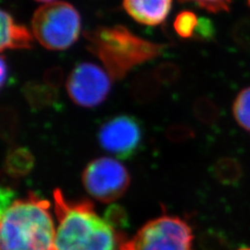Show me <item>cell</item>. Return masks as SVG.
I'll return each instance as SVG.
<instances>
[{
  "label": "cell",
  "mask_w": 250,
  "mask_h": 250,
  "mask_svg": "<svg viewBox=\"0 0 250 250\" xmlns=\"http://www.w3.org/2000/svg\"><path fill=\"white\" fill-rule=\"evenodd\" d=\"M1 123L2 136L7 140L12 139L17 130L18 119L16 112L10 107H3L1 111Z\"/></svg>",
  "instance_id": "cell-18"
},
{
  "label": "cell",
  "mask_w": 250,
  "mask_h": 250,
  "mask_svg": "<svg viewBox=\"0 0 250 250\" xmlns=\"http://www.w3.org/2000/svg\"><path fill=\"white\" fill-rule=\"evenodd\" d=\"M32 30L36 39L45 48L64 50L72 46L80 36V14L68 2L46 3L34 13Z\"/></svg>",
  "instance_id": "cell-4"
},
{
  "label": "cell",
  "mask_w": 250,
  "mask_h": 250,
  "mask_svg": "<svg viewBox=\"0 0 250 250\" xmlns=\"http://www.w3.org/2000/svg\"><path fill=\"white\" fill-rule=\"evenodd\" d=\"M232 40L243 49H250V17L239 19L232 28Z\"/></svg>",
  "instance_id": "cell-17"
},
{
  "label": "cell",
  "mask_w": 250,
  "mask_h": 250,
  "mask_svg": "<svg viewBox=\"0 0 250 250\" xmlns=\"http://www.w3.org/2000/svg\"><path fill=\"white\" fill-rule=\"evenodd\" d=\"M133 94L134 99L146 102L156 98L160 91V83L154 74L145 73L138 75L133 83Z\"/></svg>",
  "instance_id": "cell-13"
},
{
  "label": "cell",
  "mask_w": 250,
  "mask_h": 250,
  "mask_svg": "<svg viewBox=\"0 0 250 250\" xmlns=\"http://www.w3.org/2000/svg\"><path fill=\"white\" fill-rule=\"evenodd\" d=\"M8 72H9V68H8V64L6 62L5 57L2 56L1 57V87H4V85L6 84V80L8 78Z\"/></svg>",
  "instance_id": "cell-26"
},
{
  "label": "cell",
  "mask_w": 250,
  "mask_h": 250,
  "mask_svg": "<svg viewBox=\"0 0 250 250\" xmlns=\"http://www.w3.org/2000/svg\"><path fill=\"white\" fill-rule=\"evenodd\" d=\"M64 73L62 69L59 67H52L47 69L44 74V83L50 87L58 90L62 84Z\"/></svg>",
  "instance_id": "cell-23"
},
{
  "label": "cell",
  "mask_w": 250,
  "mask_h": 250,
  "mask_svg": "<svg viewBox=\"0 0 250 250\" xmlns=\"http://www.w3.org/2000/svg\"><path fill=\"white\" fill-rule=\"evenodd\" d=\"M248 3H249V5H250V0H248Z\"/></svg>",
  "instance_id": "cell-29"
},
{
  "label": "cell",
  "mask_w": 250,
  "mask_h": 250,
  "mask_svg": "<svg viewBox=\"0 0 250 250\" xmlns=\"http://www.w3.org/2000/svg\"><path fill=\"white\" fill-rule=\"evenodd\" d=\"M34 165V157L25 148H16L10 152L6 161L7 173L12 177H20L27 174Z\"/></svg>",
  "instance_id": "cell-12"
},
{
  "label": "cell",
  "mask_w": 250,
  "mask_h": 250,
  "mask_svg": "<svg viewBox=\"0 0 250 250\" xmlns=\"http://www.w3.org/2000/svg\"><path fill=\"white\" fill-rule=\"evenodd\" d=\"M36 1H38V2H44V3H50V2H52L54 0H36Z\"/></svg>",
  "instance_id": "cell-27"
},
{
  "label": "cell",
  "mask_w": 250,
  "mask_h": 250,
  "mask_svg": "<svg viewBox=\"0 0 250 250\" xmlns=\"http://www.w3.org/2000/svg\"><path fill=\"white\" fill-rule=\"evenodd\" d=\"M82 180L90 196L103 203L119 199L130 185V175L125 166L115 159L105 157L91 161Z\"/></svg>",
  "instance_id": "cell-6"
},
{
  "label": "cell",
  "mask_w": 250,
  "mask_h": 250,
  "mask_svg": "<svg viewBox=\"0 0 250 250\" xmlns=\"http://www.w3.org/2000/svg\"><path fill=\"white\" fill-rule=\"evenodd\" d=\"M66 88L70 99L81 107L100 105L111 89V77L106 70L94 63L78 64L70 73Z\"/></svg>",
  "instance_id": "cell-7"
},
{
  "label": "cell",
  "mask_w": 250,
  "mask_h": 250,
  "mask_svg": "<svg viewBox=\"0 0 250 250\" xmlns=\"http://www.w3.org/2000/svg\"><path fill=\"white\" fill-rule=\"evenodd\" d=\"M239 250H250V248H243V249H240Z\"/></svg>",
  "instance_id": "cell-28"
},
{
  "label": "cell",
  "mask_w": 250,
  "mask_h": 250,
  "mask_svg": "<svg viewBox=\"0 0 250 250\" xmlns=\"http://www.w3.org/2000/svg\"><path fill=\"white\" fill-rule=\"evenodd\" d=\"M172 0H124L126 12L137 22L148 25H160L168 17Z\"/></svg>",
  "instance_id": "cell-9"
},
{
  "label": "cell",
  "mask_w": 250,
  "mask_h": 250,
  "mask_svg": "<svg viewBox=\"0 0 250 250\" xmlns=\"http://www.w3.org/2000/svg\"><path fill=\"white\" fill-rule=\"evenodd\" d=\"M53 197L58 220L55 250H121L124 233L101 218L90 201L70 200L61 189Z\"/></svg>",
  "instance_id": "cell-1"
},
{
  "label": "cell",
  "mask_w": 250,
  "mask_h": 250,
  "mask_svg": "<svg viewBox=\"0 0 250 250\" xmlns=\"http://www.w3.org/2000/svg\"><path fill=\"white\" fill-rule=\"evenodd\" d=\"M197 15L189 10L180 12L175 18L173 26L179 36L183 38H192L197 26Z\"/></svg>",
  "instance_id": "cell-15"
},
{
  "label": "cell",
  "mask_w": 250,
  "mask_h": 250,
  "mask_svg": "<svg viewBox=\"0 0 250 250\" xmlns=\"http://www.w3.org/2000/svg\"><path fill=\"white\" fill-rule=\"evenodd\" d=\"M106 220L113 227H122L126 224V214L125 210L117 206L110 208L107 212Z\"/></svg>",
  "instance_id": "cell-25"
},
{
  "label": "cell",
  "mask_w": 250,
  "mask_h": 250,
  "mask_svg": "<svg viewBox=\"0 0 250 250\" xmlns=\"http://www.w3.org/2000/svg\"><path fill=\"white\" fill-rule=\"evenodd\" d=\"M48 201L29 194L1 209V250H55Z\"/></svg>",
  "instance_id": "cell-2"
},
{
  "label": "cell",
  "mask_w": 250,
  "mask_h": 250,
  "mask_svg": "<svg viewBox=\"0 0 250 250\" xmlns=\"http://www.w3.org/2000/svg\"><path fill=\"white\" fill-rule=\"evenodd\" d=\"M194 113L200 122L210 125L217 121L219 109L212 100L207 98H199L195 101Z\"/></svg>",
  "instance_id": "cell-16"
},
{
  "label": "cell",
  "mask_w": 250,
  "mask_h": 250,
  "mask_svg": "<svg viewBox=\"0 0 250 250\" xmlns=\"http://www.w3.org/2000/svg\"><path fill=\"white\" fill-rule=\"evenodd\" d=\"M98 139L103 149L120 159L133 157L141 146V123L131 115H118L101 125Z\"/></svg>",
  "instance_id": "cell-8"
},
{
  "label": "cell",
  "mask_w": 250,
  "mask_h": 250,
  "mask_svg": "<svg viewBox=\"0 0 250 250\" xmlns=\"http://www.w3.org/2000/svg\"><path fill=\"white\" fill-rule=\"evenodd\" d=\"M153 74L160 83H171L178 79L180 69L174 63H162L155 69Z\"/></svg>",
  "instance_id": "cell-19"
},
{
  "label": "cell",
  "mask_w": 250,
  "mask_h": 250,
  "mask_svg": "<svg viewBox=\"0 0 250 250\" xmlns=\"http://www.w3.org/2000/svg\"><path fill=\"white\" fill-rule=\"evenodd\" d=\"M167 135L173 141H184L191 138L194 135V133L189 127L183 125H175L168 129Z\"/></svg>",
  "instance_id": "cell-24"
},
{
  "label": "cell",
  "mask_w": 250,
  "mask_h": 250,
  "mask_svg": "<svg viewBox=\"0 0 250 250\" xmlns=\"http://www.w3.org/2000/svg\"><path fill=\"white\" fill-rule=\"evenodd\" d=\"M215 34L214 24L209 19L204 17L198 19L197 26L193 36L194 38L200 41H210L214 39Z\"/></svg>",
  "instance_id": "cell-21"
},
{
  "label": "cell",
  "mask_w": 250,
  "mask_h": 250,
  "mask_svg": "<svg viewBox=\"0 0 250 250\" xmlns=\"http://www.w3.org/2000/svg\"><path fill=\"white\" fill-rule=\"evenodd\" d=\"M0 49H30L34 37L26 27L17 23L8 11L1 10Z\"/></svg>",
  "instance_id": "cell-10"
},
{
  "label": "cell",
  "mask_w": 250,
  "mask_h": 250,
  "mask_svg": "<svg viewBox=\"0 0 250 250\" xmlns=\"http://www.w3.org/2000/svg\"><path fill=\"white\" fill-rule=\"evenodd\" d=\"M83 36L87 49L114 80H122L136 66L160 57L167 47L135 36L123 25L98 27Z\"/></svg>",
  "instance_id": "cell-3"
},
{
  "label": "cell",
  "mask_w": 250,
  "mask_h": 250,
  "mask_svg": "<svg viewBox=\"0 0 250 250\" xmlns=\"http://www.w3.org/2000/svg\"><path fill=\"white\" fill-rule=\"evenodd\" d=\"M232 112L237 124L250 134V86L237 95L232 105Z\"/></svg>",
  "instance_id": "cell-14"
},
{
  "label": "cell",
  "mask_w": 250,
  "mask_h": 250,
  "mask_svg": "<svg viewBox=\"0 0 250 250\" xmlns=\"http://www.w3.org/2000/svg\"><path fill=\"white\" fill-rule=\"evenodd\" d=\"M193 241L192 228L185 220L162 214L125 239L121 250H194Z\"/></svg>",
  "instance_id": "cell-5"
},
{
  "label": "cell",
  "mask_w": 250,
  "mask_h": 250,
  "mask_svg": "<svg viewBox=\"0 0 250 250\" xmlns=\"http://www.w3.org/2000/svg\"><path fill=\"white\" fill-rule=\"evenodd\" d=\"M196 3L198 7L208 10V12L219 13L229 11L231 9L232 0H183Z\"/></svg>",
  "instance_id": "cell-22"
},
{
  "label": "cell",
  "mask_w": 250,
  "mask_h": 250,
  "mask_svg": "<svg viewBox=\"0 0 250 250\" xmlns=\"http://www.w3.org/2000/svg\"><path fill=\"white\" fill-rule=\"evenodd\" d=\"M240 172L239 165L232 160H223L217 165V174L224 182L231 183L239 177Z\"/></svg>",
  "instance_id": "cell-20"
},
{
  "label": "cell",
  "mask_w": 250,
  "mask_h": 250,
  "mask_svg": "<svg viewBox=\"0 0 250 250\" xmlns=\"http://www.w3.org/2000/svg\"><path fill=\"white\" fill-rule=\"evenodd\" d=\"M22 94L29 105L36 109L50 107L59 99L58 90L37 81L25 83L22 87Z\"/></svg>",
  "instance_id": "cell-11"
}]
</instances>
